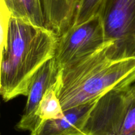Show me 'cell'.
I'll return each instance as SVG.
<instances>
[{
	"label": "cell",
	"mask_w": 135,
	"mask_h": 135,
	"mask_svg": "<svg viewBox=\"0 0 135 135\" xmlns=\"http://www.w3.org/2000/svg\"><path fill=\"white\" fill-rule=\"evenodd\" d=\"M61 73L62 69L54 57L41 68L31 84L23 115L16 125L17 129L32 132L38 126L35 113L38 104L46 91L58 80Z\"/></svg>",
	"instance_id": "8992f818"
},
{
	"label": "cell",
	"mask_w": 135,
	"mask_h": 135,
	"mask_svg": "<svg viewBox=\"0 0 135 135\" xmlns=\"http://www.w3.org/2000/svg\"><path fill=\"white\" fill-rule=\"evenodd\" d=\"M11 15V11L6 0H0V76L2 56L7 45Z\"/></svg>",
	"instance_id": "4fadbf2b"
},
{
	"label": "cell",
	"mask_w": 135,
	"mask_h": 135,
	"mask_svg": "<svg viewBox=\"0 0 135 135\" xmlns=\"http://www.w3.org/2000/svg\"><path fill=\"white\" fill-rule=\"evenodd\" d=\"M118 135H135V84L127 89L124 117Z\"/></svg>",
	"instance_id": "8fae6325"
},
{
	"label": "cell",
	"mask_w": 135,
	"mask_h": 135,
	"mask_svg": "<svg viewBox=\"0 0 135 135\" xmlns=\"http://www.w3.org/2000/svg\"><path fill=\"white\" fill-rule=\"evenodd\" d=\"M107 41L99 14L84 23L72 26L58 37L54 58L60 69L93 52Z\"/></svg>",
	"instance_id": "277c9868"
},
{
	"label": "cell",
	"mask_w": 135,
	"mask_h": 135,
	"mask_svg": "<svg viewBox=\"0 0 135 135\" xmlns=\"http://www.w3.org/2000/svg\"><path fill=\"white\" fill-rule=\"evenodd\" d=\"M6 2H7V5H8L9 3V2H10V0H6Z\"/></svg>",
	"instance_id": "5bb4252c"
},
{
	"label": "cell",
	"mask_w": 135,
	"mask_h": 135,
	"mask_svg": "<svg viewBox=\"0 0 135 135\" xmlns=\"http://www.w3.org/2000/svg\"><path fill=\"white\" fill-rule=\"evenodd\" d=\"M134 84H135V83H134Z\"/></svg>",
	"instance_id": "ac0fdd59"
},
{
	"label": "cell",
	"mask_w": 135,
	"mask_h": 135,
	"mask_svg": "<svg viewBox=\"0 0 135 135\" xmlns=\"http://www.w3.org/2000/svg\"><path fill=\"white\" fill-rule=\"evenodd\" d=\"M108 41L62 69L58 97L64 111L97 99L113 89L135 83V56L113 57Z\"/></svg>",
	"instance_id": "6da1fadb"
},
{
	"label": "cell",
	"mask_w": 135,
	"mask_h": 135,
	"mask_svg": "<svg viewBox=\"0 0 135 135\" xmlns=\"http://www.w3.org/2000/svg\"><path fill=\"white\" fill-rule=\"evenodd\" d=\"M111 135H114V134H111Z\"/></svg>",
	"instance_id": "2e32d148"
},
{
	"label": "cell",
	"mask_w": 135,
	"mask_h": 135,
	"mask_svg": "<svg viewBox=\"0 0 135 135\" xmlns=\"http://www.w3.org/2000/svg\"><path fill=\"white\" fill-rule=\"evenodd\" d=\"M103 0H80L73 25L84 23L97 15Z\"/></svg>",
	"instance_id": "7c38bea8"
},
{
	"label": "cell",
	"mask_w": 135,
	"mask_h": 135,
	"mask_svg": "<svg viewBox=\"0 0 135 135\" xmlns=\"http://www.w3.org/2000/svg\"><path fill=\"white\" fill-rule=\"evenodd\" d=\"M134 56H135V54H134Z\"/></svg>",
	"instance_id": "e0dca14e"
},
{
	"label": "cell",
	"mask_w": 135,
	"mask_h": 135,
	"mask_svg": "<svg viewBox=\"0 0 135 135\" xmlns=\"http://www.w3.org/2000/svg\"><path fill=\"white\" fill-rule=\"evenodd\" d=\"M129 87L111 90L99 99L85 123L84 135L119 134Z\"/></svg>",
	"instance_id": "5b68a950"
},
{
	"label": "cell",
	"mask_w": 135,
	"mask_h": 135,
	"mask_svg": "<svg viewBox=\"0 0 135 135\" xmlns=\"http://www.w3.org/2000/svg\"><path fill=\"white\" fill-rule=\"evenodd\" d=\"M0 135H2V134H1V133H0Z\"/></svg>",
	"instance_id": "9a60e30c"
},
{
	"label": "cell",
	"mask_w": 135,
	"mask_h": 135,
	"mask_svg": "<svg viewBox=\"0 0 135 135\" xmlns=\"http://www.w3.org/2000/svg\"><path fill=\"white\" fill-rule=\"evenodd\" d=\"M58 38L51 30L11 15L1 66L0 95L5 101L28 95L38 71L54 58Z\"/></svg>",
	"instance_id": "7a4b0ae2"
},
{
	"label": "cell",
	"mask_w": 135,
	"mask_h": 135,
	"mask_svg": "<svg viewBox=\"0 0 135 135\" xmlns=\"http://www.w3.org/2000/svg\"><path fill=\"white\" fill-rule=\"evenodd\" d=\"M61 76L62 73L58 80L46 91L40 101L35 113L38 124L44 120L60 119L64 115L58 97L62 80Z\"/></svg>",
	"instance_id": "9c48e42d"
},
{
	"label": "cell",
	"mask_w": 135,
	"mask_h": 135,
	"mask_svg": "<svg viewBox=\"0 0 135 135\" xmlns=\"http://www.w3.org/2000/svg\"><path fill=\"white\" fill-rule=\"evenodd\" d=\"M99 98L64 111L60 119L41 122L31 135H84L87 120Z\"/></svg>",
	"instance_id": "52a82bcc"
},
{
	"label": "cell",
	"mask_w": 135,
	"mask_h": 135,
	"mask_svg": "<svg viewBox=\"0 0 135 135\" xmlns=\"http://www.w3.org/2000/svg\"><path fill=\"white\" fill-rule=\"evenodd\" d=\"M80 0H41L45 27L58 37L73 25Z\"/></svg>",
	"instance_id": "ba28073f"
},
{
	"label": "cell",
	"mask_w": 135,
	"mask_h": 135,
	"mask_svg": "<svg viewBox=\"0 0 135 135\" xmlns=\"http://www.w3.org/2000/svg\"><path fill=\"white\" fill-rule=\"evenodd\" d=\"M114 58L134 56L135 0H103L98 13Z\"/></svg>",
	"instance_id": "3957f363"
},
{
	"label": "cell",
	"mask_w": 135,
	"mask_h": 135,
	"mask_svg": "<svg viewBox=\"0 0 135 135\" xmlns=\"http://www.w3.org/2000/svg\"><path fill=\"white\" fill-rule=\"evenodd\" d=\"M8 6L13 16L25 19L34 25L45 27L41 0H10Z\"/></svg>",
	"instance_id": "30bf717a"
}]
</instances>
